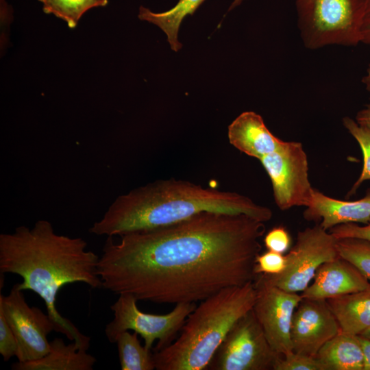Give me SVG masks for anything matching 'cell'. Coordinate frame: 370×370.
<instances>
[{
	"mask_svg": "<svg viewBox=\"0 0 370 370\" xmlns=\"http://www.w3.org/2000/svg\"><path fill=\"white\" fill-rule=\"evenodd\" d=\"M316 358L325 370H363V352L356 334L341 331L320 349Z\"/></svg>",
	"mask_w": 370,
	"mask_h": 370,
	"instance_id": "obj_18",
	"label": "cell"
},
{
	"mask_svg": "<svg viewBox=\"0 0 370 370\" xmlns=\"http://www.w3.org/2000/svg\"><path fill=\"white\" fill-rule=\"evenodd\" d=\"M362 82L364 84L367 91L369 94V100H370V62L367 69V72L365 75L362 78Z\"/></svg>",
	"mask_w": 370,
	"mask_h": 370,
	"instance_id": "obj_32",
	"label": "cell"
},
{
	"mask_svg": "<svg viewBox=\"0 0 370 370\" xmlns=\"http://www.w3.org/2000/svg\"><path fill=\"white\" fill-rule=\"evenodd\" d=\"M256 299L253 310L273 349L286 355L293 351L291 330L295 310L302 299L301 294L271 284L261 275L254 280Z\"/></svg>",
	"mask_w": 370,
	"mask_h": 370,
	"instance_id": "obj_11",
	"label": "cell"
},
{
	"mask_svg": "<svg viewBox=\"0 0 370 370\" xmlns=\"http://www.w3.org/2000/svg\"><path fill=\"white\" fill-rule=\"evenodd\" d=\"M259 160L270 178L279 209L308 206L314 188L308 177V157L300 142L284 140Z\"/></svg>",
	"mask_w": 370,
	"mask_h": 370,
	"instance_id": "obj_9",
	"label": "cell"
},
{
	"mask_svg": "<svg viewBox=\"0 0 370 370\" xmlns=\"http://www.w3.org/2000/svg\"><path fill=\"white\" fill-rule=\"evenodd\" d=\"M336 247L339 256L353 264L370 281V241L337 238Z\"/></svg>",
	"mask_w": 370,
	"mask_h": 370,
	"instance_id": "obj_22",
	"label": "cell"
},
{
	"mask_svg": "<svg viewBox=\"0 0 370 370\" xmlns=\"http://www.w3.org/2000/svg\"><path fill=\"white\" fill-rule=\"evenodd\" d=\"M137 301L130 294H120L110 306L114 318L105 328L110 343H115L121 333L132 330L141 336L147 349L160 351L175 340L186 319L197 306L195 303H180L167 314H153L139 310Z\"/></svg>",
	"mask_w": 370,
	"mask_h": 370,
	"instance_id": "obj_6",
	"label": "cell"
},
{
	"mask_svg": "<svg viewBox=\"0 0 370 370\" xmlns=\"http://www.w3.org/2000/svg\"><path fill=\"white\" fill-rule=\"evenodd\" d=\"M254 282L225 288L201 301L188 315L179 337L153 352L155 369L204 370L230 329L253 309Z\"/></svg>",
	"mask_w": 370,
	"mask_h": 370,
	"instance_id": "obj_4",
	"label": "cell"
},
{
	"mask_svg": "<svg viewBox=\"0 0 370 370\" xmlns=\"http://www.w3.org/2000/svg\"><path fill=\"white\" fill-rule=\"evenodd\" d=\"M115 343L122 370L155 369L153 352L140 344L137 333L125 331L119 335Z\"/></svg>",
	"mask_w": 370,
	"mask_h": 370,
	"instance_id": "obj_20",
	"label": "cell"
},
{
	"mask_svg": "<svg viewBox=\"0 0 370 370\" xmlns=\"http://www.w3.org/2000/svg\"><path fill=\"white\" fill-rule=\"evenodd\" d=\"M18 343L16 336L8 323L3 314L0 311V354L5 362L16 356Z\"/></svg>",
	"mask_w": 370,
	"mask_h": 370,
	"instance_id": "obj_26",
	"label": "cell"
},
{
	"mask_svg": "<svg viewBox=\"0 0 370 370\" xmlns=\"http://www.w3.org/2000/svg\"><path fill=\"white\" fill-rule=\"evenodd\" d=\"M264 222L202 212L166 226L108 237L98 262L102 288L138 301H201L255 280Z\"/></svg>",
	"mask_w": 370,
	"mask_h": 370,
	"instance_id": "obj_1",
	"label": "cell"
},
{
	"mask_svg": "<svg viewBox=\"0 0 370 370\" xmlns=\"http://www.w3.org/2000/svg\"><path fill=\"white\" fill-rule=\"evenodd\" d=\"M204 1L179 0L174 7L160 13L140 6L138 18L158 26L166 34L171 49L177 52L182 46L177 39L182 21L187 15L193 14Z\"/></svg>",
	"mask_w": 370,
	"mask_h": 370,
	"instance_id": "obj_19",
	"label": "cell"
},
{
	"mask_svg": "<svg viewBox=\"0 0 370 370\" xmlns=\"http://www.w3.org/2000/svg\"><path fill=\"white\" fill-rule=\"evenodd\" d=\"M282 356L270 345L252 309L232 326L207 369L273 370Z\"/></svg>",
	"mask_w": 370,
	"mask_h": 370,
	"instance_id": "obj_8",
	"label": "cell"
},
{
	"mask_svg": "<svg viewBox=\"0 0 370 370\" xmlns=\"http://www.w3.org/2000/svg\"><path fill=\"white\" fill-rule=\"evenodd\" d=\"M303 216L305 220L319 223L328 231L343 223L367 224L370 221V188L364 197L355 201L333 198L314 188Z\"/></svg>",
	"mask_w": 370,
	"mask_h": 370,
	"instance_id": "obj_14",
	"label": "cell"
},
{
	"mask_svg": "<svg viewBox=\"0 0 370 370\" xmlns=\"http://www.w3.org/2000/svg\"><path fill=\"white\" fill-rule=\"evenodd\" d=\"M355 120L370 132V103L357 112Z\"/></svg>",
	"mask_w": 370,
	"mask_h": 370,
	"instance_id": "obj_30",
	"label": "cell"
},
{
	"mask_svg": "<svg viewBox=\"0 0 370 370\" xmlns=\"http://www.w3.org/2000/svg\"><path fill=\"white\" fill-rule=\"evenodd\" d=\"M263 242L267 250L284 254L289 249L291 238L286 228L278 225L271 229L264 235Z\"/></svg>",
	"mask_w": 370,
	"mask_h": 370,
	"instance_id": "obj_27",
	"label": "cell"
},
{
	"mask_svg": "<svg viewBox=\"0 0 370 370\" xmlns=\"http://www.w3.org/2000/svg\"><path fill=\"white\" fill-rule=\"evenodd\" d=\"M227 137L233 147L258 160L275 151L284 141L273 134L262 117L253 111L242 112L229 125Z\"/></svg>",
	"mask_w": 370,
	"mask_h": 370,
	"instance_id": "obj_15",
	"label": "cell"
},
{
	"mask_svg": "<svg viewBox=\"0 0 370 370\" xmlns=\"http://www.w3.org/2000/svg\"><path fill=\"white\" fill-rule=\"evenodd\" d=\"M297 27L304 47H355L360 42L363 0H296Z\"/></svg>",
	"mask_w": 370,
	"mask_h": 370,
	"instance_id": "obj_5",
	"label": "cell"
},
{
	"mask_svg": "<svg viewBox=\"0 0 370 370\" xmlns=\"http://www.w3.org/2000/svg\"><path fill=\"white\" fill-rule=\"evenodd\" d=\"M326 301L342 332L358 335L370 327V283L363 290Z\"/></svg>",
	"mask_w": 370,
	"mask_h": 370,
	"instance_id": "obj_17",
	"label": "cell"
},
{
	"mask_svg": "<svg viewBox=\"0 0 370 370\" xmlns=\"http://www.w3.org/2000/svg\"><path fill=\"white\" fill-rule=\"evenodd\" d=\"M363 352V370H370V339L358 334Z\"/></svg>",
	"mask_w": 370,
	"mask_h": 370,
	"instance_id": "obj_31",
	"label": "cell"
},
{
	"mask_svg": "<svg viewBox=\"0 0 370 370\" xmlns=\"http://www.w3.org/2000/svg\"><path fill=\"white\" fill-rule=\"evenodd\" d=\"M43 4L45 14H52L75 28L82 16L95 7L106 6L108 0H38Z\"/></svg>",
	"mask_w": 370,
	"mask_h": 370,
	"instance_id": "obj_21",
	"label": "cell"
},
{
	"mask_svg": "<svg viewBox=\"0 0 370 370\" xmlns=\"http://www.w3.org/2000/svg\"><path fill=\"white\" fill-rule=\"evenodd\" d=\"M341 331L326 300L302 298L293 317V351L316 357L320 349Z\"/></svg>",
	"mask_w": 370,
	"mask_h": 370,
	"instance_id": "obj_12",
	"label": "cell"
},
{
	"mask_svg": "<svg viewBox=\"0 0 370 370\" xmlns=\"http://www.w3.org/2000/svg\"><path fill=\"white\" fill-rule=\"evenodd\" d=\"M23 291L13 285L7 295H0V311L12 330L18 343V362L39 359L50 349L48 335L56 326L48 313L39 308L30 307Z\"/></svg>",
	"mask_w": 370,
	"mask_h": 370,
	"instance_id": "obj_10",
	"label": "cell"
},
{
	"mask_svg": "<svg viewBox=\"0 0 370 370\" xmlns=\"http://www.w3.org/2000/svg\"><path fill=\"white\" fill-rule=\"evenodd\" d=\"M369 283L353 264L338 257L318 269L312 282L301 296L304 299L327 300L363 290Z\"/></svg>",
	"mask_w": 370,
	"mask_h": 370,
	"instance_id": "obj_13",
	"label": "cell"
},
{
	"mask_svg": "<svg viewBox=\"0 0 370 370\" xmlns=\"http://www.w3.org/2000/svg\"><path fill=\"white\" fill-rule=\"evenodd\" d=\"M337 238L319 223L298 232L295 245L285 255L286 267L275 275H261L282 290L302 293L311 283L318 269L338 258Z\"/></svg>",
	"mask_w": 370,
	"mask_h": 370,
	"instance_id": "obj_7",
	"label": "cell"
},
{
	"mask_svg": "<svg viewBox=\"0 0 370 370\" xmlns=\"http://www.w3.org/2000/svg\"><path fill=\"white\" fill-rule=\"evenodd\" d=\"M286 267V260L285 255L267 250L257 256L254 271L256 275L259 274L275 275L282 273Z\"/></svg>",
	"mask_w": 370,
	"mask_h": 370,
	"instance_id": "obj_25",
	"label": "cell"
},
{
	"mask_svg": "<svg viewBox=\"0 0 370 370\" xmlns=\"http://www.w3.org/2000/svg\"><path fill=\"white\" fill-rule=\"evenodd\" d=\"M99 256L87 249L79 237L58 234L47 220L37 221L32 227L21 225L12 233L0 234V272L21 277V291L36 293L45 302L56 332L88 350L90 338L82 334L56 308L60 288L81 282L92 288H102L98 274Z\"/></svg>",
	"mask_w": 370,
	"mask_h": 370,
	"instance_id": "obj_2",
	"label": "cell"
},
{
	"mask_svg": "<svg viewBox=\"0 0 370 370\" xmlns=\"http://www.w3.org/2000/svg\"><path fill=\"white\" fill-rule=\"evenodd\" d=\"M273 370H325L316 357L291 352L282 356Z\"/></svg>",
	"mask_w": 370,
	"mask_h": 370,
	"instance_id": "obj_24",
	"label": "cell"
},
{
	"mask_svg": "<svg viewBox=\"0 0 370 370\" xmlns=\"http://www.w3.org/2000/svg\"><path fill=\"white\" fill-rule=\"evenodd\" d=\"M343 125L358 143L362 154L363 164L361 173L348 192L347 197L355 194L358 188L365 181L370 180V132L360 125L356 120L345 116Z\"/></svg>",
	"mask_w": 370,
	"mask_h": 370,
	"instance_id": "obj_23",
	"label": "cell"
},
{
	"mask_svg": "<svg viewBox=\"0 0 370 370\" xmlns=\"http://www.w3.org/2000/svg\"><path fill=\"white\" fill-rule=\"evenodd\" d=\"M244 0H234L232 5L230 7L229 10H231L235 8L236 6L239 5Z\"/></svg>",
	"mask_w": 370,
	"mask_h": 370,
	"instance_id": "obj_33",
	"label": "cell"
},
{
	"mask_svg": "<svg viewBox=\"0 0 370 370\" xmlns=\"http://www.w3.org/2000/svg\"><path fill=\"white\" fill-rule=\"evenodd\" d=\"M78 343L66 344L61 338L50 341V349L43 357L12 365L13 370H92L97 360Z\"/></svg>",
	"mask_w": 370,
	"mask_h": 370,
	"instance_id": "obj_16",
	"label": "cell"
},
{
	"mask_svg": "<svg viewBox=\"0 0 370 370\" xmlns=\"http://www.w3.org/2000/svg\"><path fill=\"white\" fill-rule=\"evenodd\" d=\"M361 335L364 336L366 338H368L370 339V327L365 330L362 334H360Z\"/></svg>",
	"mask_w": 370,
	"mask_h": 370,
	"instance_id": "obj_34",
	"label": "cell"
},
{
	"mask_svg": "<svg viewBox=\"0 0 370 370\" xmlns=\"http://www.w3.org/2000/svg\"><path fill=\"white\" fill-rule=\"evenodd\" d=\"M329 232L336 238H358L370 241V221L362 225L355 223L340 224Z\"/></svg>",
	"mask_w": 370,
	"mask_h": 370,
	"instance_id": "obj_28",
	"label": "cell"
},
{
	"mask_svg": "<svg viewBox=\"0 0 370 370\" xmlns=\"http://www.w3.org/2000/svg\"><path fill=\"white\" fill-rule=\"evenodd\" d=\"M206 211L244 214L264 223L273 216L270 208L244 195L162 179L118 196L89 232L113 237L169 225Z\"/></svg>",
	"mask_w": 370,
	"mask_h": 370,
	"instance_id": "obj_3",
	"label": "cell"
},
{
	"mask_svg": "<svg viewBox=\"0 0 370 370\" xmlns=\"http://www.w3.org/2000/svg\"><path fill=\"white\" fill-rule=\"evenodd\" d=\"M360 36V42L370 45V0H363Z\"/></svg>",
	"mask_w": 370,
	"mask_h": 370,
	"instance_id": "obj_29",
	"label": "cell"
}]
</instances>
